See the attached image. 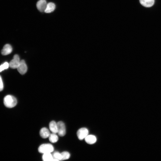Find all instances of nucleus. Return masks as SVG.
<instances>
[{"label": "nucleus", "mask_w": 161, "mask_h": 161, "mask_svg": "<svg viewBox=\"0 0 161 161\" xmlns=\"http://www.w3.org/2000/svg\"><path fill=\"white\" fill-rule=\"evenodd\" d=\"M89 131L86 128H82L78 130L77 134L78 138L80 140H83L85 139L88 135Z\"/></svg>", "instance_id": "3"}, {"label": "nucleus", "mask_w": 161, "mask_h": 161, "mask_svg": "<svg viewBox=\"0 0 161 161\" xmlns=\"http://www.w3.org/2000/svg\"><path fill=\"white\" fill-rule=\"evenodd\" d=\"M17 69L19 72L22 75H24L26 72L28 67L24 60L21 61L20 65Z\"/></svg>", "instance_id": "6"}, {"label": "nucleus", "mask_w": 161, "mask_h": 161, "mask_svg": "<svg viewBox=\"0 0 161 161\" xmlns=\"http://www.w3.org/2000/svg\"><path fill=\"white\" fill-rule=\"evenodd\" d=\"M53 159H57L59 161L61 160L62 156L61 154L58 152H54L53 155Z\"/></svg>", "instance_id": "17"}, {"label": "nucleus", "mask_w": 161, "mask_h": 161, "mask_svg": "<svg viewBox=\"0 0 161 161\" xmlns=\"http://www.w3.org/2000/svg\"><path fill=\"white\" fill-rule=\"evenodd\" d=\"M62 156L61 160H66L69 159L70 157V153L66 151H64L61 153Z\"/></svg>", "instance_id": "16"}, {"label": "nucleus", "mask_w": 161, "mask_h": 161, "mask_svg": "<svg viewBox=\"0 0 161 161\" xmlns=\"http://www.w3.org/2000/svg\"><path fill=\"white\" fill-rule=\"evenodd\" d=\"M85 140L87 143L90 144L95 143L97 141L96 136L92 135H88L86 138Z\"/></svg>", "instance_id": "12"}, {"label": "nucleus", "mask_w": 161, "mask_h": 161, "mask_svg": "<svg viewBox=\"0 0 161 161\" xmlns=\"http://www.w3.org/2000/svg\"><path fill=\"white\" fill-rule=\"evenodd\" d=\"M49 128L53 133L56 134L58 133V127L57 123L54 121H52L49 123Z\"/></svg>", "instance_id": "11"}, {"label": "nucleus", "mask_w": 161, "mask_h": 161, "mask_svg": "<svg viewBox=\"0 0 161 161\" xmlns=\"http://www.w3.org/2000/svg\"><path fill=\"white\" fill-rule=\"evenodd\" d=\"M20 61L19 55H15L13 59L9 63L10 67L12 69H17L20 65Z\"/></svg>", "instance_id": "4"}, {"label": "nucleus", "mask_w": 161, "mask_h": 161, "mask_svg": "<svg viewBox=\"0 0 161 161\" xmlns=\"http://www.w3.org/2000/svg\"><path fill=\"white\" fill-rule=\"evenodd\" d=\"M50 134L49 131L46 127L42 128L40 131V135L43 138H46L49 137Z\"/></svg>", "instance_id": "10"}, {"label": "nucleus", "mask_w": 161, "mask_h": 161, "mask_svg": "<svg viewBox=\"0 0 161 161\" xmlns=\"http://www.w3.org/2000/svg\"><path fill=\"white\" fill-rule=\"evenodd\" d=\"M47 5L46 0H40L37 3V7L38 10L40 12H45Z\"/></svg>", "instance_id": "7"}, {"label": "nucleus", "mask_w": 161, "mask_h": 161, "mask_svg": "<svg viewBox=\"0 0 161 161\" xmlns=\"http://www.w3.org/2000/svg\"><path fill=\"white\" fill-rule=\"evenodd\" d=\"M42 158L44 161H53V155L50 153L43 154Z\"/></svg>", "instance_id": "14"}, {"label": "nucleus", "mask_w": 161, "mask_h": 161, "mask_svg": "<svg viewBox=\"0 0 161 161\" xmlns=\"http://www.w3.org/2000/svg\"><path fill=\"white\" fill-rule=\"evenodd\" d=\"M140 4L143 6L149 8L152 6L154 3V0H139Z\"/></svg>", "instance_id": "9"}, {"label": "nucleus", "mask_w": 161, "mask_h": 161, "mask_svg": "<svg viewBox=\"0 0 161 161\" xmlns=\"http://www.w3.org/2000/svg\"><path fill=\"white\" fill-rule=\"evenodd\" d=\"M58 127V133L61 137L64 136L66 133V130L64 123L61 121L57 123Z\"/></svg>", "instance_id": "5"}, {"label": "nucleus", "mask_w": 161, "mask_h": 161, "mask_svg": "<svg viewBox=\"0 0 161 161\" xmlns=\"http://www.w3.org/2000/svg\"><path fill=\"white\" fill-rule=\"evenodd\" d=\"M1 80V83H0V84H1V86H0V91H1L3 90L4 86L3 80L1 76V80Z\"/></svg>", "instance_id": "19"}, {"label": "nucleus", "mask_w": 161, "mask_h": 161, "mask_svg": "<svg viewBox=\"0 0 161 161\" xmlns=\"http://www.w3.org/2000/svg\"><path fill=\"white\" fill-rule=\"evenodd\" d=\"M49 138V141L53 143L56 142L59 139L58 136L54 133L50 134Z\"/></svg>", "instance_id": "15"}, {"label": "nucleus", "mask_w": 161, "mask_h": 161, "mask_svg": "<svg viewBox=\"0 0 161 161\" xmlns=\"http://www.w3.org/2000/svg\"><path fill=\"white\" fill-rule=\"evenodd\" d=\"M9 67V63L7 62H5L0 67V71L1 72L4 70L8 69Z\"/></svg>", "instance_id": "18"}, {"label": "nucleus", "mask_w": 161, "mask_h": 161, "mask_svg": "<svg viewBox=\"0 0 161 161\" xmlns=\"http://www.w3.org/2000/svg\"><path fill=\"white\" fill-rule=\"evenodd\" d=\"M12 51V48L10 44H7L4 46L1 51V53L3 55L5 56L10 54Z\"/></svg>", "instance_id": "8"}, {"label": "nucleus", "mask_w": 161, "mask_h": 161, "mask_svg": "<svg viewBox=\"0 0 161 161\" xmlns=\"http://www.w3.org/2000/svg\"><path fill=\"white\" fill-rule=\"evenodd\" d=\"M54 150L53 146L50 143L43 144L41 145L38 148V151L41 153H51Z\"/></svg>", "instance_id": "2"}, {"label": "nucleus", "mask_w": 161, "mask_h": 161, "mask_svg": "<svg viewBox=\"0 0 161 161\" xmlns=\"http://www.w3.org/2000/svg\"><path fill=\"white\" fill-rule=\"evenodd\" d=\"M55 4L53 3H49L47 4L45 12L47 13H49L53 12L55 9Z\"/></svg>", "instance_id": "13"}, {"label": "nucleus", "mask_w": 161, "mask_h": 161, "mask_svg": "<svg viewBox=\"0 0 161 161\" xmlns=\"http://www.w3.org/2000/svg\"><path fill=\"white\" fill-rule=\"evenodd\" d=\"M4 105L8 108H12L15 107L17 105V100L14 96L8 95L6 96L4 100Z\"/></svg>", "instance_id": "1"}]
</instances>
